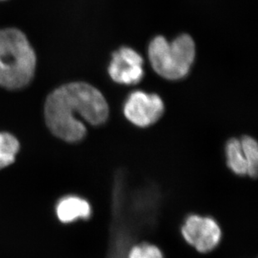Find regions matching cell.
Segmentation results:
<instances>
[{
  "mask_svg": "<svg viewBox=\"0 0 258 258\" xmlns=\"http://www.w3.org/2000/svg\"><path fill=\"white\" fill-rule=\"evenodd\" d=\"M110 110L97 88L84 81H73L54 89L44 103V119L52 134L69 143L86 137V125L105 124Z\"/></svg>",
  "mask_w": 258,
  "mask_h": 258,
  "instance_id": "obj_1",
  "label": "cell"
},
{
  "mask_svg": "<svg viewBox=\"0 0 258 258\" xmlns=\"http://www.w3.org/2000/svg\"><path fill=\"white\" fill-rule=\"evenodd\" d=\"M37 55L27 35L15 27L0 29V86L21 90L31 83Z\"/></svg>",
  "mask_w": 258,
  "mask_h": 258,
  "instance_id": "obj_2",
  "label": "cell"
},
{
  "mask_svg": "<svg viewBox=\"0 0 258 258\" xmlns=\"http://www.w3.org/2000/svg\"><path fill=\"white\" fill-rule=\"evenodd\" d=\"M196 51L195 41L189 34H180L171 42L157 35L149 44L148 58L154 71L161 78L180 81L190 73Z\"/></svg>",
  "mask_w": 258,
  "mask_h": 258,
  "instance_id": "obj_3",
  "label": "cell"
},
{
  "mask_svg": "<svg viewBox=\"0 0 258 258\" xmlns=\"http://www.w3.org/2000/svg\"><path fill=\"white\" fill-rule=\"evenodd\" d=\"M165 112V104L160 95L136 90L127 96L123 105V113L136 126H151L161 119Z\"/></svg>",
  "mask_w": 258,
  "mask_h": 258,
  "instance_id": "obj_4",
  "label": "cell"
},
{
  "mask_svg": "<svg viewBox=\"0 0 258 258\" xmlns=\"http://www.w3.org/2000/svg\"><path fill=\"white\" fill-rule=\"evenodd\" d=\"M185 241L202 253L213 251L222 238V230L212 217L190 215L181 227Z\"/></svg>",
  "mask_w": 258,
  "mask_h": 258,
  "instance_id": "obj_5",
  "label": "cell"
},
{
  "mask_svg": "<svg viewBox=\"0 0 258 258\" xmlns=\"http://www.w3.org/2000/svg\"><path fill=\"white\" fill-rule=\"evenodd\" d=\"M107 71L115 83L135 86L140 83L145 76L143 57L131 47H120L111 55Z\"/></svg>",
  "mask_w": 258,
  "mask_h": 258,
  "instance_id": "obj_6",
  "label": "cell"
},
{
  "mask_svg": "<svg viewBox=\"0 0 258 258\" xmlns=\"http://www.w3.org/2000/svg\"><path fill=\"white\" fill-rule=\"evenodd\" d=\"M92 210L90 203L76 196H69L58 201L56 215L63 223H71L79 219L87 220L91 217Z\"/></svg>",
  "mask_w": 258,
  "mask_h": 258,
  "instance_id": "obj_7",
  "label": "cell"
},
{
  "mask_svg": "<svg viewBox=\"0 0 258 258\" xmlns=\"http://www.w3.org/2000/svg\"><path fill=\"white\" fill-rule=\"evenodd\" d=\"M227 165L237 175H247V166L240 140L232 138L226 145Z\"/></svg>",
  "mask_w": 258,
  "mask_h": 258,
  "instance_id": "obj_8",
  "label": "cell"
},
{
  "mask_svg": "<svg viewBox=\"0 0 258 258\" xmlns=\"http://www.w3.org/2000/svg\"><path fill=\"white\" fill-rule=\"evenodd\" d=\"M20 150L17 138L7 132H0V169L14 163Z\"/></svg>",
  "mask_w": 258,
  "mask_h": 258,
  "instance_id": "obj_9",
  "label": "cell"
},
{
  "mask_svg": "<svg viewBox=\"0 0 258 258\" xmlns=\"http://www.w3.org/2000/svg\"><path fill=\"white\" fill-rule=\"evenodd\" d=\"M240 142L247 166V175L250 177H256L258 171L257 142L254 138L248 136L242 137Z\"/></svg>",
  "mask_w": 258,
  "mask_h": 258,
  "instance_id": "obj_10",
  "label": "cell"
},
{
  "mask_svg": "<svg viewBox=\"0 0 258 258\" xmlns=\"http://www.w3.org/2000/svg\"><path fill=\"white\" fill-rule=\"evenodd\" d=\"M126 258H164L161 249L150 243H141L128 250Z\"/></svg>",
  "mask_w": 258,
  "mask_h": 258,
  "instance_id": "obj_11",
  "label": "cell"
},
{
  "mask_svg": "<svg viewBox=\"0 0 258 258\" xmlns=\"http://www.w3.org/2000/svg\"><path fill=\"white\" fill-rule=\"evenodd\" d=\"M0 1H4V0H0Z\"/></svg>",
  "mask_w": 258,
  "mask_h": 258,
  "instance_id": "obj_12",
  "label": "cell"
}]
</instances>
